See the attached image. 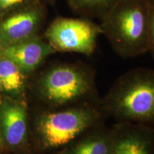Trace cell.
Here are the masks:
<instances>
[{"mask_svg":"<svg viewBox=\"0 0 154 154\" xmlns=\"http://www.w3.org/2000/svg\"><path fill=\"white\" fill-rule=\"evenodd\" d=\"M100 106L117 122L154 128L153 69L136 68L121 75L100 100Z\"/></svg>","mask_w":154,"mask_h":154,"instance_id":"6da1fadb","label":"cell"},{"mask_svg":"<svg viewBox=\"0 0 154 154\" xmlns=\"http://www.w3.org/2000/svg\"><path fill=\"white\" fill-rule=\"evenodd\" d=\"M99 25L120 57L134 58L149 51L148 0H116L103 13Z\"/></svg>","mask_w":154,"mask_h":154,"instance_id":"7a4b0ae2","label":"cell"},{"mask_svg":"<svg viewBox=\"0 0 154 154\" xmlns=\"http://www.w3.org/2000/svg\"><path fill=\"white\" fill-rule=\"evenodd\" d=\"M37 90L41 99L55 108L100 103L95 74L85 63H62L49 69L38 79Z\"/></svg>","mask_w":154,"mask_h":154,"instance_id":"3957f363","label":"cell"},{"mask_svg":"<svg viewBox=\"0 0 154 154\" xmlns=\"http://www.w3.org/2000/svg\"><path fill=\"white\" fill-rule=\"evenodd\" d=\"M104 116L100 103H82L42 113L35 122L37 149H62L102 123Z\"/></svg>","mask_w":154,"mask_h":154,"instance_id":"277c9868","label":"cell"},{"mask_svg":"<svg viewBox=\"0 0 154 154\" xmlns=\"http://www.w3.org/2000/svg\"><path fill=\"white\" fill-rule=\"evenodd\" d=\"M101 34L100 25L86 19H56L46 30V41L55 51L90 56L96 49Z\"/></svg>","mask_w":154,"mask_h":154,"instance_id":"5b68a950","label":"cell"},{"mask_svg":"<svg viewBox=\"0 0 154 154\" xmlns=\"http://www.w3.org/2000/svg\"><path fill=\"white\" fill-rule=\"evenodd\" d=\"M0 131L4 149L17 154H32L27 108L24 101L8 97L0 101Z\"/></svg>","mask_w":154,"mask_h":154,"instance_id":"8992f818","label":"cell"},{"mask_svg":"<svg viewBox=\"0 0 154 154\" xmlns=\"http://www.w3.org/2000/svg\"><path fill=\"white\" fill-rule=\"evenodd\" d=\"M111 154H154V128L116 122L110 128Z\"/></svg>","mask_w":154,"mask_h":154,"instance_id":"52a82bcc","label":"cell"},{"mask_svg":"<svg viewBox=\"0 0 154 154\" xmlns=\"http://www.w3.org/2000/svg\"><path fill=\"white\" fill-rule=\"evenodd\" d=\"M37 4L15 13L0 23V49L36 35L43 19Z\"/></svg>","mask_w":154,"mask_h":154,"instance_id":"ba28073f","label":"cell"},{"mask_svg":"<svg viewBox=\"0 0 154 154\" xmlns=\"http://www.w3.org/2000/svg\"><path fill=\"white\" fill-rule=\"evenodd\" d=\"M55 50L37 35L0 49V54L13 61L26 75L32 74Z\"/></svg>","mask_w":154,"mask_h":154,"instance_id":"9c48e42d","label":"cell"},{"mask_svg":"<svg viewBox=\"0 0 154 154\" xmlns=\"http://www.w3.org/2000/svg\"><path fill=\"white\" fill-rule=\"evenodd\" d=\"M63 154H111V129L96 125L65 147Z\"/></svg>","mask_w":154,"mask_h":154,"instance_id":"30bf717a","label":"cell"},{"mask_svg":"<svg viewBox=\"0 0 154 154\" xmlns=\"http://www.w3.org/2000/svg\"><path fill=\"white\" fill-rule=\"evenodd\" d=\"M26 75L14 61L0 54V80L2 88L14 96L24 93Z\"/></svg>","mask_w":154,"mask_h":154,"instance_id":"8fae6325","label":"cell"},{"mask_svg":"<svg viewBox=\"0 0 154 154\" xmlns=\"http://www.w3.org/2000/svg\"><path fill=\"white\" fill-rule=\"evenodd\" d=\"M72 8L83 14H103L116 0H66Z\"/></svg>","mask_w":154,"mask_h":154,"instance_id":"7c38bea8","label":"cell"},{"mask_svg":"<svg viewBox=\"0 0 154 154\" xmlns=\"http://www.w3.org/2000/svg\"><path fill=\"white\" fill-rule=\"evenodd\" d=\"M149 2V51L154 59V0Z\"/></svg>","mask_w":154,"mask_h":154,"instance_id":"4fadbf2b","label":"cell"},{"mask_svg":"<svg viewBox=\"0 0 154 154\" xmlns=\"http://www.w3.org/2000/svg\"><path fill=\"white\" fill-rule=\"evenodd\" d=\"M25 0H0V9H7L22 4Z\"/></svg>","mask_w":154,"mask_h":154,"instance_id":"5bb4252c","label":"cell"},{"mask_svg":"<svg viewBox=\"0 0 154 154\" xmlns=\"http://www.w3.org/2000/svg\"><path fill=\"white\" fill-rule=\"evenodd\" d=\"M3 141L2 138V135H1V131H0V150H3Z\"/></svg>","mask_w":154,"mask_h":154,"instance_id":"9a60e30c","label":"cell"},{"mask_svg":"<svg viewBox=\"0 0 154 154\" xmlns=\"http://www.w3.org/2000/svg\"><path fill=\"white\" fill-rule=\"evenodd\" d=\"M64 150H65V148H63V149H62L59 150V151L54 152V153H52V154H63V152H64Z\"/></svg>","mask_w":154,"mask_h":154,"instance_id":"2e32d148","label":"cell"},{"mask_svg":"<svg viewBox=\"0 0 154 154\" xmlns=\"http://www.w3.org/2000/svg\"><path fill=\"white\" fill-rule=\"evenodd\" d=\"M2 88V84H1V80H0V90H1ZM0 101H1V99H0Z\"/></svg>","mask_w":154,"mask_h":154,"instance_id":"e0dca14e","label":"cell"},{"mask_svg":"<svg viewBox=\"0 0 154 154\" xmlns=\"http://www.w3.org/2000/svg\"><path fill=\"white\" fill-rule=\"evenodd\" d=\"M0 154H2V153H0Z\"/></svg>","mask_w":154,"mask_h":154,"instance_id":"ac0fdd59","label":"cell"}]
</instances>
